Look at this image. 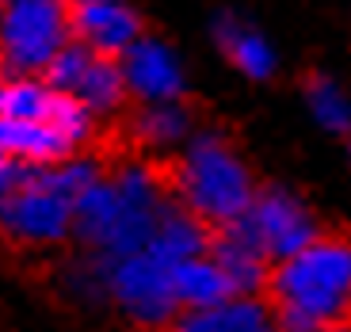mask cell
I'll return each instance as SVG.
<instances>
[{
    "instance_id": "cell-17",
    "label": "cell",
    "mask_w": 351,
    "mask_h": 332,
    "mask_svg": "<svg viewBox=\"0 0 351 332\" xmlns=\"http://www.w3.org/2000/svg\"><path fill=\"white\" fill-rule=\"evenodd\" d=\"M176 298H180L184 309H206V306L226 302V298H237V290H233L229 275L221 271V263L210 252H202L176 268Z\"/></svg>"
},
{
    "instance_id": "cell-21",
    "label": "cell",
    "mask_w": 351,
    "mask_h": 332,
    "mask_svg": "<svg viewBox=\"0 0 351 332\" xmlns=\"http://www.w3.org/2000/svg\"><path fill=\"white\" fill-rule=\"evenodd\" d=\"M19 180H23V165H16V161H8V157H0V202L16 191Z\"/></svg>"
},
{
    "instance_id": "cell-11",
    "label": "cell",
    "mask_w": 351,
    "mask_h": 332,
    "mask_svg": "<svg viewBox=\"0 0 351 332\" xmlns=\"http://www.w3.org/2000/svg\"><path fill=\"white\" fill-rule=\"evenodd\" d=\"M160 332H279V321L263 294H237L206 309H180V317Z\"/></svg>"
},
{
    "instance_id": "cell-14",
    "label": "cell",
    "mask_w": 351,
    "mask_h": 332,
    "mask_svg": "<svg viewBox=\"0 0 351 332\" xmlns=\"http://www.w3.org/2000/svg\"><path fill=\"white\" fill-rule=\"evenodd\" d=\"M134 145L145 153H180L195 134V119L184 99H168V104H141L134 115Z\"/></svg>"
},
{
    "instance_id": "cell-1",
    "label": "cell",
    "mask_w": 351,
    "mask_h": 332,
    "mask_svg": "<svg viewBox=\"0 0 351 332\" xmlns=\"http://www.w3.org/2000/svg\"><path fill=\"white\" fill-rule=\"evenodd\" d=\"M172 202V184L165 176L145 161H130L111 176L104 172L77 199L73 237L84 245V252L107 256V260L138 252L149 245L153 229Z\"/></svg>"
},
{
    "instance_id": "cell-15",
    "label": "cell",
    "mask_w": 351,
    "mask_h": 332,
    "mask_svg": "<svg viewBox=\"0 0 351 332\" xmlns=\"http://www.w3.org/2000/svg\"><path fill=\"white\" fill-rule=\"evenodd\" d=\"M145 248L157 252L160 260H168L172 268H180L184 260H195V256L210 252V229H206V222L195 218L191 210L176 199L165 210V218L157 222V229H153Z\"/></svg>"
},
{
    "instance_id": "cell-23",
    "label": "cell",
    "mask_w": 351,
    "mask_h": 332,
    "mask_svg": "<svg viewBox=\"0 0 351 332\" xmlns=\"http://www.w3.org/2000/svg\"><path fill=\"white\" fill-rule=\"evenodd\" d=\"M80 4H99V0H69V8H80Z\"/></svg>"
},
{
    "instance_id": "cell-7",
    "label": "cell",
    "mask_w": 351,
    "mask_h": 332,
    "mask_svg": "<svg viewBox=\"0 0 351 332\" xmlns=\"http://www.w3.org/2000/svg\"><path fill=\"white\" fill-rule=\"evenodd\" d=\"M241 222L252 229V237L260 241V248L267 252L271 263L302 252L306 245H313L317 237L325 233L321 222H317V214H313V206L294 187H282V184L260 187Z\"/></svg>"
},
{
    "instance_id": "cell-12",
    "label": "cell",
    "mask_w": 351,
    "mask_h": 332,
    "mask_svg": "<svg viewBox=\"0 0 351 332\" xmlns=\"http://www.w3.org/2000/svg\"><path fill=\"white\" fill-rule=\"evenodd\" d=\"M80 153L50 119H0V157L23 168H46Z\"/></svg>"
},
{
    "instance_id": "cell-22",
    "label": "cell",
    "mask_w": 351,
    "mask_h": 332,
    "mask_svg": "<svg viewBox=\"0 0 351 332\" xmlns=\"http://www.w3.org/2000/svg\"><path fill=\"white\" fill-rule=\"evenodd\" d=\"M313 332H351V321H332V324H321Z\"/></svg>"
},
{
    "instance_id": "cell-19",
    "label": "cell",
    "mask_w": 351,
    "mask_h": 332,
    "mask_svg": "<svg viewBox=\"0 0 351 332\" xmlns=\"http://www.w3.org/2000/svg\"><path fill=\"white\" fill-rule=\"evenodd\" d=\"M306 107L313 115V123L325 134H336V138H348L351 134V96L336 77L313 73L306 80Z\"/></svg>"
},
{
    "instance_id": "cell-13",
    "label": "cell",
    "mask_w": 351,
    "mask_h": 332,
    "mask_svg": "<svg viewBox=\"0 0 351 332\" xmlns=\"http://www.w3.org/2000/svg\"><path fill=\"white\" fill-rule=\"evenodd\" d=\"M214 43L233 62V69L248 80H271L275 69H279V54H275L271 38L256 27H248L245 19L229 16V12H221L214 19Z\"/></svg>"
},
{
    "instance_id": "cell-20",
    "label": "cell",
    "mask_w": 351,
    "mask_h": 332,
    "mask_svg": "<svg viewBox=\"0 0 351 332\" xmlns=\"http://www.w3.org/2000/svg\"><path fill=\"white\" fill-rule=\"evenodd\" d=\"M62 290L77 306H107V260L96 252L73 260L62 275Z\"/></svg>"
},
{
    "instance_id": "cell-6",
    "label": "cell",
    "mask_w": 351,
    "mask_h": 332,
    "mask_svg": "<svg viewBox=\"0 0 351 332\" xmlns=\"http://www.w3.org/2000/svg\"><path fill=\"white\" fill-rule=\"evenodd\" d=\"M65 43H73L69 0H0L4 73H46Z\"/></svg>"
},
{
    "instance_id": "cell-10",
    "label": "cell",
    "mask_w": 351,
    "mask_h": 332,
    "mask_svg": "<svg viewBox=\"0 0 351 332\" xmlns=\"http://www.w3.org/2000/svg\"><path fill=\"white\" fill-rule=\"evenodd\" d=\"M73 38L104 58H123L141 38V19L126 0H99L73 8Z\"/></svg>"
},
{
    "instance_id": "cell-18",
    "label": "cell",
    "mask_w": 351,
    "mask_h": 332,
    "mask_svg": "<svg viewBox=\"0 0 351 332\" xmlns=\"http://www.w3.org/2000/svg\"><path fill=\"white\" fill-rule=\"evenodd\" d=\"M58 88L43 73H4L0 77V119H50L58 107Z\"/></svg>"
},
{
    "instance_id": "cell-4",
    "label": "cell",
    "mask_w": 351,
    "mask_h": 332,
    "mask_svg": "<svg viewBox=\"0 0 351 332\" xmlns=\"http://www.w3.org/2000/svg\"><path fill=\"white\" fill-rule=\"evenodd\" d=\"M256 191H260V184H256L248 161L221 134L199 130L180 149L172 172V195L206 226L218 229L245 218Z\"/></svg>"
},
{
    "instance_id": "cell-25",
    "label": "cell",
    "mask_w": 351,
    "mask_h": 332,
    "mask_svg": "<svg viewBox=\"0 0 351 332\" xmlns=\"http://www.w3.org/2000/svg\"><path fill=\"white\" fill-rule=\"evenodd\" d=\"M0 77H4V65H0Z\"/></svg>"
},
{
    "instance_id": "cell-9",
    "label": "cell",
    "mask_w": 351,
    "mask_h": 332,
    "mask_svg": "<svg viewBox=\"0 0 351 332\" xmlns=\"http://www.w3.org/2000/svg\"><path fill=\"white\" fill-rule=\"evenodd\" d=\"M210 256L221 263V271L229 275L237 294H267L275 263L267 260V252L241 218L229 222V226H218V233L210 237Z\"/></svg>"
},
{
    "instance_id": "cell-3",
    "label": "cell",
    "mask_w": 351,
    "mask_h": 332,
    "mask_svg": "<svg viewBox=\"0 0 351 332\" xmlns=\"http://www.w3.org/2000/svg\"><path fill=\"white\" fill-rule=\"evenodd\" d=\"M99 176V161L80 153L46 168H23L19 187L0 202V233L19 248H53L69 241L77 199Z\"/></svg>"
},
{
    "instance_id": "cell-16",
    "label": "cell",
    "mask_w": 351,
    "mask_h": 332,
    "mask_svg": "<svg viewBox=\"0 0 351 332\" xmlns=\"http://www.w3.org/2000/svg\"><path fill=\"white\" fill-rule=\"evenodd\" d=\"M73 99L88 107L96 119H111V115L123 111V104L130 99V88H126L123 65L119 58H104V54H92L84 77L77 80V88L69 92Z\"/></svg>"
},
{
    "instance_id": "cell-5",
    "label": "cell",
    "mask_w": 351,
    "mask_h": 332,
    "mask_svg": "<svg viewBox=\"0 0 351 332\" xmlns=\"http://www.w3.org/2000/svg\"><path fill=\"white\" fill-rule=\"evenodd\" d=\"M107 306H114L138 329H168L184 309L176 298V268L149 248L111 256L107 260Z\"/></svg>"
},
{
    "instance_id": "cell-2",
    "label": "cell",
    "mask_w": 351,
    "mask_h": 332,
    "mask_svg": "<svg viewBox=\"0 0 351 332\" xmlns=\"http://www.w3.org/2000/svg\"><path fill=\"white\" fill-rule=\"evenodd\" d=\"M267 302L279 332H313L332 321H351V237L321 233L313 245L271 268Z\"/></svg>"
},
{
    "instance_id": "cell-8",
    "label": "cell",
    "mask_w": 351,
    "mask_h": 332,
    "mask_svg": "<svg viewBox=\"0 0 351 332\" xmlns=\"http://www.w3.org/2000/svg\"><path fill=\"white\" fill-rule=\"evenodd\" d=\"M123 65L126 88L138 104H168V99H184L187 92V73L180 54L160 38L141 35L130 50L119 58Z\"/></svg>"
},
{
    "instance_id": "cell-24",
    "label": "cell",
    "mask_w": 351,
    "mask_h": 332,
    "mask_svg": "<svg viewBox=\"0 0 351 332\" xmlns=\"http://www.w3.org/2000/svg\"><path fill=\"white\" fill-rule=\"evenodd\" d=\"M348 153H351V134H348Z\"/></svg>"
}]
</instances>
